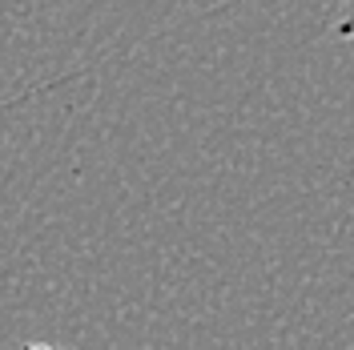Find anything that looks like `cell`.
Returning a JSON list of instances; mask_svg holds the SVG:
<instances>
[{"mask_svg":"<svg viewBox=\"0 0 354 350\" xmlns=\"http://www.w3.org/2000/svg\"><path fill=\"white\" fill-rule=\"evenodd\" d=\"M24 350H65V347H24Z\"/></svg>","mask_w":354,"mask_h":350,"instance_id":"1","label":"cell"}]
</instances>
